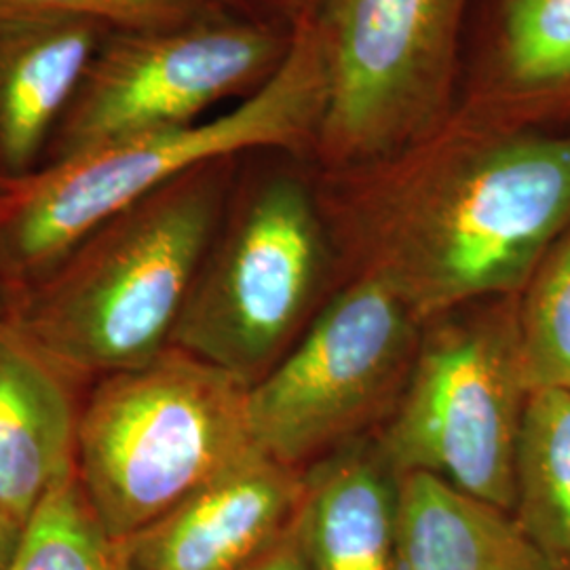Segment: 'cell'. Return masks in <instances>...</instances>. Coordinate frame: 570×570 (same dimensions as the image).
I'll return each instance as SVG.
<instances>
[{
  "label": "cell",
  "instance_id": "6da1fadb",
  "mask_svg": "<svg viewBox=\"0 0 570 570\" xmlns=\"http://www.w3.org/2000/svg\"><path fill=\"white\" fill-rule=\"evenodd\" d=\"M330 244L425 324L515 296L570 225V136L505 131L459 108L370 164L330 171Z\"/></svg>",
  "mask_w": 570,
  "mask_h": 570
},
{
  "label": "cell",
  "instance_id": "7a4b0ae2",
  "mask_svg": "<svg viewBox=\"0 0 570 570\" xmlns=\"http://www.w3.org/2000/svg\"><path fill=\"white\" fill-rule=\"evenodd\" d=\"M242 157L202 165L91 230L45 277L21 338L51 366L77 372L117 374L164 353L223 225Z\"/></svg>",
  "mask_w": 570,
  "mask_h": 570
},
{
  "label": "cell",
  "instance_id": "3957f363",
  "mask_svg": "<svg viewBox=\"0 0 570 570\" xmlns=\"http://www.w3.org/2000/svg\"><path fill=\"white\" fill-rule=\"evenodd\" d=\"M327 77L311 18L294 30L279 70L220 117L115 144L26 180L0 220V268L45 279L98 226L202 165L256 150L313 153Z\"/></svg>",
  "mask_w": 570,
  "mask_h": 570
},
{
  "label": "cell",
  "instance_id": "277c9868",
  "mask_svg": "<svg viewBox=\"0 0 570 570\" xmlns=\"http://www.w3.org/2000/svg\"><path fill=\"white\" fill-rule=\"evenodd\" d=\"M249 383L178 346L110 374L77 425V475L104 529L127 541L261 452Z\"/></svg>",
  "mask_w": 570,
  "mask_h": 570
},
{
  "label": "cell",
  "instance_id": "5b68a950",
  "mask_svg": "<svg viewBox=\"0 0 570 570\" xmlns=\"http://www.w3.org/2000/svg\"><path fill=\"white\" fill-rule=\"evenodd\" d=\"M515 296L459 306L423 324L406 385L376 440L397 475H438L510 513L530 397Z\"/></svg>",
  "mask_w": 570,
  "mask_h": 570
},
{
  "label": "cell",
  "instance_id": "8992f818",
  "mask_svg": "<svg viewBox=\"0 0 570 570\" xmlns=\"http://www.w3.org/2000/svg\"><path fill=\"white\" fill-rule=\"evenodd\" d=\"M317 197L292 174L249 178L226 205L171 345L254 385L294 345L326 284Z\"/></svg>",
  "mask_w": 570,
  "mask_h": 570
},
{
  "label": "cell",
  "instance_id": "52a82bcc",
  "mask_svg": "<svg viewBox=\"0 0 570 570\" xmlns=\"http://www.w3.org/2000/svg\"><path fill=\"white\" fill-rule=\"evenodd\" d=\"M469 0H317L311 16L327 77L313 153L327 171L425 138L456 110Z\"/></svg>",
  "mask_w": 570,
  "mask_h": 570
},
{
  "label": "cell",
  "instance_id": "ba28073f",
  "mask_svg": "<svg viewBox=\"0 0 570 570\" xmlns=\"http://www.w3.org/2000/svg\"><path fill=\"white\" fill-rule=\"evenodd\" d=\"M294 30L223 11L169 30L110 32L51 136L41 171L197 122L228 98H249L284 63Z\"/></svg>",
  "mask_w": 570,
  "mask_h": 570
},
{
  "label": "cell",
  "instance_id": "9c48e42d",
  "mask_svg": "<svg viewBox=\"0 0 570 570\" xmlns=\"http://www.w3.org/2000/svg\"><path fill=\"white\" fill-rule=\"evenodd\" d=\"M423 324L387 287L353 277L298 343L249 387L256 449L303 469L362 438L406 385Z\"/></svg>",
  "mask_w": 570,
  "mask_h": 570
},
{
  "label": "cell",
  "instance_id": "30bf717a",
  "mask_svg": "<svg viewBox=\"0 0 570 570\" xmlns=\"http://www.w3.org/2000/svg\"><path fill=\"white\" fill-rule=\"evenodd\" d=\"M305 469L263 452L127 539L131 570H249L294 527Z\"/></svg>",
  "mask_w": 570,
  "mask_h": 570
},
{
  "label": "cell",
  "instance_id": "8fae6325",
  "mask_svg": "<svg viewBox=\"0 0 570 570\" xmlns=\"http://www.w3.org/2000/svg\"><path fill=\"white\" fill-rule=\"evenodd\" d=\"M108 28L51 13H0V171L26 183L98 56Z\"/></svg>",
  "mask_w": 570,
  "mask_h": 570
},
{
  "label": "cell",
  "instance_id": "7c38bea8",
  "mask_svg": "<svg viewBox=\"0 0 570 570\" xmlns=\"http://www.w3.org/2000/svg\"><path fill=\"white\" fill-rule=\"evenodd\" d=\"M305 473L296 524L311 569H393L400 475L376 442L355 438Z\"/></svg>",
  "mask_w": 570,
  "mask_h": 570
},
{
  "label": "cell",
  "instance_id": "4fadbf2b",
  "mask_svg": "<svg viewBox=\"0 0 570 570\" xmlns=\"http://www.w3.org/2000/svg\"><path fill=\"white\" fill-rule=\"evenodd\" d=\"M77 423L53 366L0 327V508L26 527L42 497L75 471Z\"/></svg>",
  "mask_w": 570,
  "mask_h": 570
},
{
  "label": "cell",
  "instance_id": "5bb4252c",
  "mask_svg": "<svg viewBox=\"0 0 570 570\" xmlns=\"http://www.w3.org/2000/svg\"><path fill=\"white\" fill-rule=\"evenodd\" d=\"M391 570H548L510 511L429 473L400 475Z\"/></svg>",
  "mask_w": 570,
  "mask_h": 570
},
{
  "label": "cell",
  "instance_id": "9a60e30c",
  "mask_svg": "<svg viewBox=\"0 0 570 570\" xmlns=\"http://www.w3.org/2000/svg\"><path fill=\"white\" fill-rule=\"evenodd\" d=\"M511 515L548 570H570V391L530 393Z\"/></svg>",
  "mask_w": 570,
  "mask_h": 570
},
{
  "label": "cell",
  "instance_id": "2e32d148",
  "mask_svg": "<svg viewBox=\"0 0 570 570\" xmlns=\"http://www.w3.org/2000/svg\"><path fill=\"white\" fill-rule=\"evenodd\" d=\"M11 570H131L127 541L104 529L77 469L42 497Z\"/></svg>",
  "mask_w": 570,
  "mask_h": 570
},
{
  "label": "cell",
  "instance_id": "e0dca14e",
  "mask_svg": "<svg viewBox=\"0 0 570 570\" xmlns=\"http://www.w3.org/2000/svg\"><path fill=\"white\" fill-rule=\"evenodd\" d=\"M518 336L532 391H570V225L518 298Z\"/></svg>",
  "mask_w": 570,
  "mask_h": 570
},
{
  "label": "cell",
  "instance_id": "ac0fdd59",
  "mask_svg": "<svg viewBox=\"0 0 570 570\" xmlns=\"http://www.w3.org/2000/svg\"><path fill=\"white\" fill-rule=\"evenodd\" d=\"M497 66L513 91L570 81V0H503Z\"/></svg>",
  "mask_w": 570,
  "mask_h": 570
},
{
  "label": "cell",
  "instance_id": "d6986e66",
  "mask_svg": "<svg viewBox=\"0 0 570 570\" xmlns=\"http://www.w3.org/2000/svg\"><path fill=\"white\" fill-rule=\"evenodd\" d=\"M228 11L220 0H0V13H51L134 35L180 28Z\"/></svg>",
  "mask_w": 570,
  "mask_h": 570
},
{
  "label": "cell",
  "instance_id": "ffe728a7",
  "mask_svg": "<svg viewBox=\"0 0 570 570\" xmlns=\"http://www.w3.org/2000/svg\"><path fill=\"white\" fill-rule=\"evenodd\" d=\"M228 11L249 20L268 21L284 28H296L308 20L317 0H220Z\"/></svg>",
  "mask_w": 570,
  "mask_h": 570
},
{
  "label": "cell",
  "instance_id": "44dd1931",
  "mask_svg": "<svg viewBox=\"0 0 570 570\" xmlns=\"http://www.w3.org/2000/svg\"><path fill=\"white\" fill-rule=\"evenodd\" d=\"M249 570H313L301 541L298 524L294 522L284 539Z\"/></svg>",
  "mask_w": 570,
  "mask_h": 570
},
{
  "label": "cell",
  "instance_id": "7402d4cb",
  "mask_svg": "<svg viewBox=\"0 0 570 570\" xmlns=\"http://www.w3.org/2000/svg\"><path fill=\"white\" fill-rule=\"evenodd\" d=\"M23 524L16 515L0 508V570L13 569V562L20 551Z\"/></svg>",
  "mask_w": 570,
  "mask_h": 570
},
{
  "label": "cell",
  "instance_id": "603a6c76",
  "mask_svg": "<svg viewBox=\"0 0 570 570\" xmlns=\"http://www.w3.org/2000/svg\"><path fill=\"white\" fill-rule=\"evenodd\" d=\"M21 188H23V183H16V180L7 178V176L0 171V220L9 214V209L18 202Z\"/></svg>",
  "mask_w": 570,
  "mask_h": 570
}]
</instances>
